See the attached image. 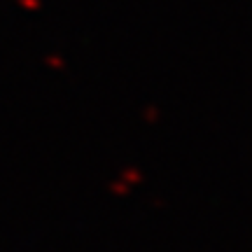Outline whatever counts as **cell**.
Returning a JSON list of instances; mask_svg holds the SVG:
<instances>
[]
</instances>
